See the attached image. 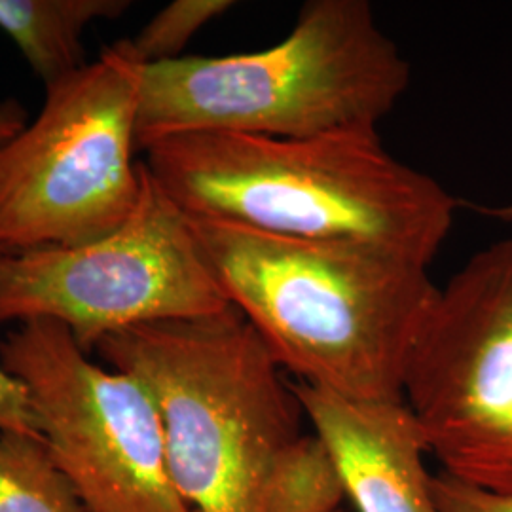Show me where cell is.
<instances>
[{"instance_id":"9","label":"cell","mask_w":512,"mask_h":512,"mask_svg":"<svg viewBox=\"0 0 512 512\" xmlns=\"http://www.w3.org/2000/svg\"><path fill=\"white\" fill-rule=\"evenodd\" d=\"M291 385L357 511L440 512L423 467L427 446L404 401H353L302 382Z\"/></svg>"},{"instance_id":"4","label":"cell","mask_w":512,"mask_h":512,"mask_svg":"<svg viewBox=\"0 0 512 512\" xmlns=\"http://www.w3.org/2000/svg\"><path fill=\"white\" fill-rule=\"evenodd\" d=\"M95 351L147 389L192 512H262L272 463L302 435L304 410L241 311L120 330Z\"/></svg>"},{"instance_id":"14","label":"cell","mask_w":512,"mask_h":512,"mask_svg":"<svg viewBox=\"0 0 512 512\" xmlns=\"http://www.w3.org/2000/svg\"><path fill=\"white\" fill-rule=\"evenodd\" d=\"M431 490L440 512H512V494L476 488L446 473L431 476Z\"/></svg>"},{"instance_id":"12","label":"cell","mask_w":512,"mask_h":512,"mask_svg":"<svg viewBox=\"0 0 512 512\" xmlns=\"http://www.w3.org/2000/svg\"><path fill=\"white\" fill-rule=\"evenodd\" d=\"M344 497V478L329 446L315 433H302L274 459L262 512H336Z\"/></svg>"},{"instance_id":"13","label":"cell","mask_w":512,"mask_h":512,"mask_svg":"<svg viewBox=\"0 0 512 512\" xmlns=\"http://www.w3.org/2000/svg\"><path fill=\"white\" fill-rule=\"evenodd\" d=\"M232 6L230 0H175L150 19L137 37L126 38L129 50L141 65L181 59L188 42Z\"/></svg>"},{"instance_id":"11","label":"cell","mask_w":512,"mask_h":512,"mask_svg":"<svg viewBox=\"0 0 512 512\" xmlns=\"http://www.w3.org/2000/svg\"><path fill=\"white\" fill-rule=\"evenodd\" d=\"M0 512H88L40 435L0 433Z\"/></svg>"},{"instance_id":"7","label":"cell","mask_w":512,"mask_h":512,"mask_svg":"<svg viewBox=\"0 0 512 512\" xmlns=\"http://www.w3.org/2000/svg\"><path fill=\"white\" fill-rule=\"evenodd\" d=\"M403 401L442 473L512 494V239L437 289L406 355Z\"/></svg>"},{"instance_id":"17","label":"cell","mask_w":512,"mask_h":512,"mask_svg":"<svg viewBox=\"0 0 512 512\" xmlns=\"http://www.w3.org/2000/svg\"><path fill=\"white\" fill-rule=\"evenodd\" d=\"M482 213H486V215H494L497 219L511 220L512 203L511 205H503V207H486V209H482Z\"/></svg>"},{"instance_id":"8","label":"cell","mask_w":512,"mask_h":512,"mask_svg":"<svg viewBox=\"0 0 512 512\" xmlns=\"http://www.w3.org/2000/svg\"><path fill=\"white\" fill-rule=\"evenodd\" d=\"M0 365L25 387L40 437L88 512H192L169 475L158 410L135 378L93 363L50 319L10 330Z\"/></svg>"},{"instance_id":"18","label":"cell","mask_w":512,"mask_h":512,"mask_svg":"<svg viewBox=\"0 0 512 512\" xmlns=\"http://www.w3.org/2000/svg\"><path fill=\"white\" fill-rule=\"evenodd\" d=\"M336 512H342V511H336Z\"/></svg>"},{"instance_id":"1","label":"cell","mask_w":512,"mask_h":512,"mask_svg":"<svg viewBox=\"0 0 512 512\" xmlns=\"http://www.w3.org/2000/svg\"><path fill=\"white\" fill-rule=\"evenodd\" d=\"M143 152L148 173L188 217L363 245L423 266L458 207L435 179L391 156L378 131L306 139L190 131Z\"/></svg>"},{"instance_id":"16","label":"cell","mask_w":512,"mask_h":512,"mask_svg":"<svg viewBox=\"0 0 512 512\" xmlns=\"http://www.w3.org/2000/svg\"><path fill=\"white\" fill-rule=\"evenodd\" d=\"M27 126V112L18 99H6L0 103V145L10 141Z\"/></svg>"},{"instance_id":"2","label":"cell","mask_w":512,"mask_h":512,"mask_svg":"<svg viewBox=\"0 0 512 512\" xmlns=\"http://www.w3.org/2000/svg\"><path fill=\"white\" fill-rule=\"evenodd\" d=\"M228 302L298 382L401 403L406 355L437 294L427 266L353 243L188 217Z\"/></svg>"},{"instance_id":"6","label":"cell","mask_w":512,"mask_h":512,"mask_svg":"<svg viewBox=\"0 0 512 512\" xmlns=\"http://www.w3.org/2000/svg\"><path fill=\"white\" fill-rule=\"evenodd\" d=\"M230 306L188 215L145 162L137 207L109 236L0 258V325L50 319L88 353L120 330L198 319Z\"/></svg>"},{"instance_id":"15","label":"cell","mask_w":512,"mask_h":512,"mask_svg":"<svg viewBox=\"0 0 512 512\" xmlns=\"http://www.w3.org/2000/svg\"><path fill=\"white\" fill-rule=\"evenodd\" d=\"M4 253L8 251L0 247V258ZM0 433L40 435L37 416L29 403L25 387L19 384L10 372H6V368L2 365H0Z\"/></svg>"},{"instance_id":"10","label":"cell","mask_w":512,"mask_h":512,"mask_svg":"<svg viewBox=\"0 0 512 512\" xmlns=\"http://www.w3.org/2000/svg\"><path fill=\"white\" fill-rule=\"evenodd\" d=\"M128 0H0V31L14 42L44 88L84 63V31L126 14Z\"/></svg>"},{"instance_id":"3","label":"cell","mask_w":512,"mask_h":512,"mask_svg":"<svg viewBox=\"0 0 512 512\" xmlns=\"http://www.w3.org/2000/svg\"><path fill=\"white\" fill-rule=\"evenodd\" d=\"M410 65L366 0H311L277 46L143 65L137 148L190 131L306 139L376 131Z\"/></svg>"},{"instance_id":"5","label":"cell","mask_w":512,"mask_h":512,"mask_svg":"<svg viewBox=\"0 0 512 512\" xmlns=\"http://www.w3.org/2000/svg\"><path fill=\"white\" fill-rule=\"evenodd\" d=\"M143 65L128 40L44 88L37 118L0 145V247L8 253L105 238L141 196L137 105Z\"/></svg>"}]
</instances>
